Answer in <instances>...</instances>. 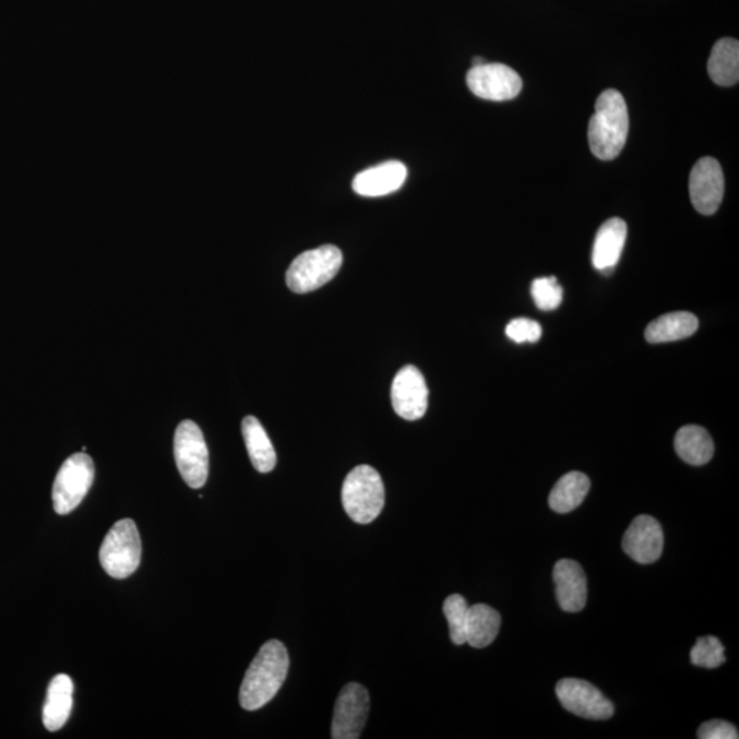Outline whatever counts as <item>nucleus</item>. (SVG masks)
Returning a JSON list of instances; mask_svg holds the SVG:
<instances>
[{
	"label": "nucleus",
	"instance_id": "obj_11",
	"mask_svg": "<svg viewBox=\"0 0 739 739\" xmlns=\"http://www.w3.org/2000/svg\"><path fill=\"white\" fill-rule=\"evenodd\" d=\"M689 192L700 214H715L725 196V175L719 162L711 156L699 159L690 172Z\"/></svg>",
	"mask_w": 739,
	"mask_h": 739
},
{
	"label": "nucleus",
	"instance_id": "obj_24",
	"mask_svg": "<svg viewBox=\"0 0 739 739\" xmlns=\"http://www.w3.org/2000/svg\"><path fill=\"white\" fill-rule=\"evenodd\" d=\"M448 624H450V635L453 644H466V624L468 604L466 598L461 595H452L444 601L442 607Z\"/></svg>",
	"mask_w": 739,
	"mask_h": 739
},
{
	"label": "nucleus",
	"instance_id": "obj_3",
	"mask_svg": "<svg viewBox=\"0 0 739 739\" xmlns=\"http://www.w3.org/2000/svg\"><path fill=\"white\" fill-rule=\"evenodd\" d=\"M343 505L350 520L369 525L381 514L385 504L384 482L379 472L370 466L355 467L345 478Z\"/></svg>",
	"mask_w": 739,
	"mask_h": 739
},
{
	"label": "nucleus",
	"instance_id": "obj_18",
	"mask_svg": "<svg viewBox=\"0 0 739 739\" xmlns=\"http://www.w3.org/2000/svg\"><path fill=\"white\" fill-rule=\"evenodd\" d=\"M241 431L253 467L263 474L273 472L277 465V453L262 424L250 415L242 419Z\"/></svg>",
	"mask_w": 739,
	"mask_h": 739
},
{
	"label": "nucleus",
	"instance_id": "obj_26",
	"mask_svg": "<svg viewBox=\"0 0 739 739\" xmlns=\"http://www.w3.org/2000/svg\"><path fill=\"white\" fill-rule=\"evenodd\" d=\"M534 303L543 311L557 310L563 300V289L555 277L534 279L532 285Z\"/></svg>",
	"mask_w": 739,
	"mask_h": 739
},
{
	"label": "nucleus",
	"instance_id": "obj_21",
	"mask_svg": "<svg viewBox=\"0 0 739 739\" xmlns=\"http://www.w3.org/2000/svg\"><path fill=\"white\" fill-rule=\"evenodd\" d=\"M501 617L487 604L468 607L466 624V642L473 648H487L499 635Z\"/></svg>",
	"mask_w": 739,
	"mask_h": 739
},
{
	"label": "nucleus",
	"instance_id": "obj_16",
	"mask_svg": "<svg viewBox=\"0 0 739 739\" xmlns=\"http://www.w3.org/2000/svg\"><path fill=\"white\" fill-rule=\"evenodd\" d=\"M628 239V225L623 219L611 218L598 229L593 246L592 262L598 272L611 273L617 266Z\"/></svg>",
	"mask_w": 739,
	"mask_h": 739
},
{
	"label": "nucleus",
	"instance_id": "obj_29",
	"mask_svg": "<svg viewBox=\"0 0 739 739\" xmlns=\"http://www.w3.org/2000/svg\"><path fill=\"white\" fill-rule=\"evenodd\" d=\"M487 63L481 57H476L473 59V68L481 67V64Z\"/></svg>",
	"mask_w": 739,
	"mask_h": 739
},
{
	"label": "nucleus",
	"instance_id": "obj_6",
	"mask_svg": "<svg viewBox=\"0 0 739 739\" xmlns=\"http://www.w3.org/2000/svg\"><path fill=\"white\" fill-rule=\"evenodd\" d=\"M95 467L86 453H74L63 463L52 487L53 510L68 515L78 509L94 484Z\"/></svg>",
	"mask_w": 739,
	"mask_h": 739
},
{
	"label": "nucleus",
	"instance_id": "obj_28",
	"mask_svg": "<svg viewBox=\"0 0 739 739\" xmlns=\"http://www.w3.org/2000/svg\"><path fill=\"white\" fill-rule=\"evenodd\" d=\"M700 739H738V730L731 723L725 720L705 722L699 728Z\"/></svg>",
	"mask_w": 739,
	"mask_h": 739
},
{
	"label": "nucleus",
	"instance_id": "obj_17",
	"mask_svg": "<svg viewBox=\"0 0 739 739\" xmlns=\"http://www.w3.org/2000/svg\"><path fill=\"white\" fill-rule=\"evenodd\" d=\"M73 689L72 678L64 674L52 678L43 708V723L48 731L61 730L67 725L73 708Z\"/></svg>",
	"mask_w": 739,
	"mask_h": 739
},
{
	"label": "nucleus",
	"instance_id": "obj_27",
	"mask_svg": "<svg viewBox=\"0 0 739 739\" xmlns=\"http://www.w3.org/2000/svg\"><path fill=\"white\" fill-rule=\"evenodd\" d=\"M506 336L517 344L537 343L541 338L543 327L538 322L527 318H516L505 329Z\"/></svg>",
	"mask_w": 739,
	"mask_h": 739
},
{
	"label": "nucleus",
	"instance_id": "obj_5",
	"mask_svg": "<svg viewBox=\"0 0 739 739\" xmlns=\"http://www.w3.org/2000/svg\"><path fill=\"white\" fill-rule=\"evenodd\" d=\"M100 564L116 580H126L139 569L142 541L136 523L132 520L117 522L107 533L100 548Z\"/></svg>",
	"mask_w": 739,
	"mask_h": 739
},
{
	"label": "nucleus",
	"instance_id": "obj_19",
	"mask_svg": "<svg viewBox=\"0 0 739 739\" xmlns=\"http://www.w3.org/2000/svg\"><path fill=\"white\" fill-rule=\"evenodd\" d=\"M698 329L699 320L694 314L684 311L670 312L649 323L645 338L651 344L672 343L693 336Z\"/></svg>",
	"mask_w": 739,
	"mask_h": 739
},
{
	"label": "nucleus",
	"instance_id": "obj_15",
	"mask_svg": "<svg viewBox=\"0 0 739 739\" xmlns=\"http://www.w3.org/2000/svg\"><path fill=\"white\" fill-rule=\"evenodd\" d=\"M406 178V165L398 160H390L359 172L354 178L353 188L360 196H385L401 190Z\"/></svg>",
	"mask_w": 739,
	"mask_h": 739
},
{
	"label": "nucleus",
	"instance_id": "obj_25",
	"mask_svg": "<svg viewBox=\"0 0 739 739\" xmlns=\"http://www.w3.org/2000/svg\"><path fill=\"white\" fill-rule=\"evenodd\" d=\"M690 660L698 667H720L726 661L725 646L716 636H700L690 652Z\"/></svg>",
	"mask_w": 739,
	"mask_h": 739
},
{
	"label": "nucleus",
	"instance_id": "obj_4",
	"mask_svg": "<svg viewBox=\"0 0 739 739\" xmlns=\"http://www.w3.org/2000/svg\"><path fill=\"white\" fill-rule=\"evenodd\" d=\"M343 266V252L334 246H322L301 253L290 264L287 285L295 294H309L331 283Z\"/></svg>",
	"mask_w": 739,
	"mask_h": 739
},
{
	"label": "nucleus",
	"instance_id": "obj_20",
	"mask_svg": "<svg viewBox=\"0 0 739 739\" xmlns=\"http://www.w3.org/2000/svg\"><path fill=\"white\" fill-rule=\"evenodd\" d=\"M674 444L679 457L692 466L706 465L715 452L714 441L708 431L695 425L679 429Z\"/></svg>",
	"mask_w": 739,
	"mask_h": 739
},
{
	"label": "nucleus",
	"instance_id": "obj_10",
	"mask_svg": "<svg viewBox=\"0 0 739 739\" xmlns=\"http://www.w3.org/2000/svg\"><path fill=\"white\" fill-rule=\"evenodd\" d=\"M557 694L565 710L584 719L607 720L613 716L611 701L592 683L582 679H562L558 683Z\"/></svg>",
	"mask_w": 739,
	"mask_h": 739
},
{
	"label": "nucleus",
	"instance_id": "obj_7",
	"mask_svg": "<svg viewBox=\"0 0 739 739\" xmlns=\"http://www.w3.org/2000/svg\"><path fill=\"white\" fill-rule=\"evenodd\" d=\"M175 457L183 481L192 489H201L208 477V450L201 428L192 420H183L175 434Z\"/></svg>",
	"mask_w": 739,
	"mask_h": 739
},
{
	"label": "nucleus",
	"instance_id": "obj_22",
	"mask_svg": "<svg viewBox=\"0 0 739 739\" xmlns=\"http://www.w3.org/2000/svg\"><path fill=\"white\" fill-rule=\"evenodd\" d=\"M708 73L712 81L720 86L736 85L739 80V43L731 37L716 41L712 48Z\"/></svg>",
	"mask_w": 739,
	"mask_h": 739
},
{
	"label": "nucleus",
	"instance_id": "obj_13",
	"mask_svg": "<svg viewBox=\"0 0 739 739\" xmlns=\"http://www.w3.org/2000/svg\"><path fill=\"white\" fill-rule=\"evenodd\" d=\"M623 550L636 563L657 562L663 553L665 534L660 523L649 515L636 516L623 537Z\"/></svg>",
	"mask_w": 739,
	"mask_h": 739
},
{
	"label": "nucleus",
	"instance_id": "obj_8",
	"mask_svg": "<svg viewBox=\"0 0 739 739\" xmlns=\"http://www.w3.org/2000/svg\"><path fill=\"white\" fill-rule=\"evenodd\" d=\"M467 85L478 98L492 102L515 99L523 81L514 69L503 63H484L467 73Z\"/></svg>",
	"mask_w": 739,
	"mask_h": 739
},
{
	"label": "nucleus",
	"instance_id": "obj_23",
	"mask_svg": "<svg viewBox=\"0 0 739 739\" xmlns=\"http://www.w3.org/2000/svg\"><path fill=\"white\" fill-rule=\"evenodd\" d=\"M589 489L591 481L585 474L579 472L565 474L550 492V509L558 514H568V512L579 509L584 503Z\"/></svg>",
	"mask_w": 739,
	"mask_h": 739
},
{
	"label": "nucleus",
	"instance_id": "obj_12",
	"mask_svg": "<svg viewBox=\"0 0 739 739\" xmlns=\"http://www.w3.org/2000/svg\"><path fill=\"white\" fill-rule=\"evenodd\" d=\"M392 406L398 417L418 420L428 412L429 390L425 377L415 366L403 367L393 380Z\"/></svg>",
	"mask_w": 739,
	"mask_h": 739
},
{
	"label": "nucleus",
	"instance_id": "obj_2",
	"mask_svg": "<svg viewBox=\"0 0 739 739\" xmlns=\"http://www.w3.org/2000/svg\"><path fill=\"white\" fill-rule=\"evenodd\" d=\"M628 134L629 110L622 94L617 90L604 91L587 131L592 153L601 160L617 158L628 142Z\"/></svg>",
	"mask_w": 739,
	"mask_h": 739
},
{
	"label": "nucleus",
	"instance_id": "obj_14",
	"mask_svg": "<svg viewBox=\"0 0 739 739\" xmlns=\"http://www.w3.org/2000/svg\"><path fill=\"white\" fill-rule=\"evenodd\" d=\"M553 582L560 608L565 612H580L587 601V580L584 569L574 560L563 559L555 564Z\"/></svg>",
	"mask_w": 739,
	"mask_h": 739
},
{
	"label": "nucleus",
	"instance_id": "obj_9",
	"mask_svg": "<svg viewBox=\"0 0 739 739\" xmlns=\"http://www.w3.org/2000/svg\"><path fill=\"white\" fill-rule=\"evenodd\" d=\"M370 712V695L359 683H348L334 706L333 739H358Z\"/></svg>",
	"mask_w": 739,
	"mask_h": 739
},
{
	"label": "nucleus",
	"instance_id": "obj_1",
	"mask_svg": "<svg viewBox=\"0 0 739 739\" xmlns=\"http://www.w3.org/2000/svg\"><path fill=\"white\" fill-rule=\"evenodd\" d=\"M289 671V655L283 642H266L251 663L240 688V705L247 711L261 710L282 689Z\"/></svg>",
	"mask_w": 739,
	"mask_h": 739
}]
</instances>
